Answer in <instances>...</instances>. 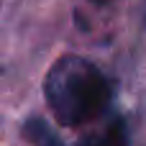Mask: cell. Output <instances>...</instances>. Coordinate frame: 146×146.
Segmentation results:
<instances>
[{"label": "cell", "instance_id": "6da1fadb", "mask_svg": "<svg viewBox=\"0 0 146 146\" xmlns=\"http://www.w3.org/2000/svg\"><path fill=\"white\" fill-rule=\"evenodd\" d=\"M44 95L59 123L80 126L100 118L108 110L113 90L92 62L67 54L59 56L49 69Z\"/></svg>", "mask_w": 146, "mask_h": 146}, {"label": "cell", "instance_id": "7a4b0ae2", "mask_svg": "<svg viewBox=\"0 0 146 146\" xmlns=\"http://www.w3.org/2000/svg\"><path fill=\"white\" fill-rule=\"evenodd\" d=\"M23 136L31 146H64L59 141V136L54 133V128L38 115H31L23 123Z\"/></svg>", "mask_w": 146, "mask_h": 146}, {"label": "cell", "instance_id": "3957f363", "mask_svg": "<svg viewBox=\"0 0 146 146\" xmlns=\"http://www.w3.org/2000/svg\"><path fill=\"white\" fill-rule=\"evenodd\" d=\"M85 146H126V128H123V123H113L103 136H98L95 141H90Z\"/></svg>", "mask_w": 146, "mask_h": 146}, {"label": "cell", "instance_id": "277c9868", "mask_svg": "<svg viewBox=\"0 0 146 146\" xmlns=\"http://www.w3.org/2000/svg\"><path fill=\"white\" fill-rule=\"evenodd\" d=\"M90 3H95V5H103V3H110V0H90Z\"/></svg>", "mask_w": 146, "mask_h": 146}]
</instances>
